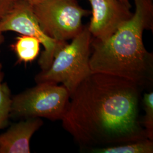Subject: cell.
<instances>
[{"instance_id": "obj_15", "label": "cell", "mask_w": 153, "mask_h": 153, "mask_svg": "<svg viewBox=\"0 0 153 153\" xmlns=\"http://www.w3.org/2000/svg\"><path fill=\"white\" fill-rule=\"evenodd\" d=\"M4 41V37L3 36V34L2 33H0V46L1 44H2Z\"/></svg>"}, {"instance_id": "obj_16", "label": "cell", "mask_w": 153, "mask_h": 153, "mask_svg": "<svg viewBox=\"0 0 153 153\" xmlns=\"http://www.w3.org/2000/svg\"><path fill=\"white\" fill-rule=\"evenodd\" d=\"M120 1L123 2H124V3H126V4H127V5H131V4H130V2H129V0H120Z\"/></svg>"}, {"instance_id": "obj_10", "label": "cell", "mask_w": 153, "mask_h": 153, "mask_svg": "<svg viewBox=\"0 0 153 153\" xmlns=\"http://www.w3.org/2000/svg\"><path fill=\"white\" fill-rule=\"evenodd\" d=\"M91 151L95 153H152L153 141L145 138L123 144L94 148Z\"/></svg>"}, {"instance_id": "obj_6", "label": "cell", "mask_w": 153, "mask_h": 153, "mask_svg": "<svg viewBox=\"0 0 153 153\" xmlns=\"http://www.w3.org/2000/svg\"><path fill=\"white\" fill-rule=\"evenodd\" d=\"M14 31L38 39L44 47L39 60L42 71L49 68L56 53L67 44L47 35L40 27L33 6L25 0H16L11 9L0 20V33Z\"/></svg>"}, {"instance_id": "obj_11", "label": "cell", "mask_w": 153, "mask_h": 153, "mask_svg": "<svg viewBox=\"0 0 153 153\" xmlns=\"http://www.w3.org/2000/svg\"><path fill=\"white\" fill-rule=\"evenodd\" d=\"M4 74L0 71V129L6 125L10 116L11 93L6 83L3 82Z\"/></svg>"}, {"instance_id": "obj_5", "label": "cell", "mask_w": 153, "mask_h": 153, "mask_svg": "<svg viewBox=\"0 0 153 153\" xmlns=\"http://www.w3.org/2000/svg\"><path fill=\"white\" fill-rule=\"evenodd\" d=\"M42 30L59 42L73 39L82 31V19L90 12L76 0H42L32 6Z\"/></svg>"}, {"instance_id": "obj_8", "label": "cell", "mask_w": 153, "mask_h": 153, "mask_svg": "<svg viewBox=\"0 0 153 153\" xmlns=\"http://www.w3.org/2000/svg\"><path fill=\"white\" fill-rule=\"evenodd\" d=\"M43 123L39 117H31L13 124L0 135V153H30V140Z\"/></svg>"}, {"instance_id": "obj_1", "label": "cell", "mask_w": 153, "mask_h": 153, "mask_svg": "<svg viewBox=\"0 0 153 153\" xmlns=\"http://www.w3.org/2000/svg\"><path fill=\"white\" fill-rule=\"evenodd\" d=\"M140 88L120 77L93 72L70 95L62 126L83 146L148 138L139 120Z\"/></svg>"}, {"instance_id": "obj_13", "label": "cell", "mask_w": 153, "mask_h": 153, "mask_svg": "<svg viewBox=\"0 0 153 153\" xmlns=\"http://www.w3.org/2000/svg\"><path fill=\"white\" fill-rule=\"evenodd\" d=\"M16 0H0V20L11 9Z\"/></svg>"}, {"instance_id": "obj_7", "label": "cell", "mask_w": 153, "mask_h": 153, "mask_svg": "<svg viewBox=\"0 0 153 153\" xmlns=\"http://www.w3.org/2000/svg\"><path fill=\"white\" fill-rule=\"evenodd\" d=\"M93 16L88 26L93 38L103 41L109 38L133 16L131 5L120 0H88Z\"/></svg>"}, {"instance_id": "obj_2", "label": "cell", "mask_w": 153, "mask_h": 153, "mask_svg": "<svg viewBox=\"0 0 153 153\" xmlns=\"http://www.w3.org/2000/svg\"><path fill=\"white\" fill-rule=\"evenodd\" d=\"M135 11L109 38H93L90 67L93 73L120 77L140 88L153 81V56L142 40L145 30L153 28V0H134Z\"/></svg>"}, {"instance_id": "obj_9", "label": "cell", "mask_w": 153, "mask_h": 153, "mask_svg": "<svg viewBox=\"0 0 153 153\" xmlns=\"http://www.w3.org/2000/svg\"><path fill=\"white\" fill-rule=\"evenodd\" d=\"M40 44L38 39L22 35L16 38L11 47L16 53L18 61L27 63L36 59L40 52Z\"/></svg>"}, {"instance_id": "obj_14", "label": "cell", "mask_w": 153, "mask_h": 153, "mask_svg": "<svg viewBox=\"0 0 153 153\" xmlns=\"http://www.w3.org/2000/svg\"><path fill=\"white\" fill-rule=\"evenodd\" d=\"M25 1H26V2H27L28 3H29L30 5L33 6L38 4L39 2H40L42 0H25Z\"/></svg>"}, {"instance_id": "obj_4", "label": "cell", "mask_w": 153, "mask_h": 153, "mask_svg": "<svg viewBox=\"0 0 153 153\" xmlns=\"http://www.w3.org/2000/svg\"><path fill=\"white\" fill-rule=\"evenodd\" d=\"M70 98V93L63 85L39 83L11 99L10 116L15 117H44L62 120Z\"/></svg>"}, {"instance_id": "obj_3", "label": "cell", "mask_w": 153, "mask_h": 153, "mask_svg": "<svg viewBox=\"0 0 153 153\" xmlns=\"http://www.w3.org/2000/svg\"><path fill=\"white\" fill-rule=\"evenodd\" d=\"M92 36L88 27L66 44L55 55L49 68L35 77L36 82L62 83L70 95L93 72L90 67Z\"/></svg>"}, {"instance_id": "obj_12", "label": "cell", "mask_w": 153, "mask_h": 153, "mask_svg": "<svg viewBox=\"0 0 153 153\" xmlns=\"http://www.w3.org/2000/svg\"><path fill=\"white\" fill-rule=\"evenodd\" d=\"M142 103L145 110V116L142 120V126L145 127L147 137L153 141V93H145Z\"/></svg>"}, {"instance_id": "obj_17", "label": "cell", "mask_w": 153, "mask_h": 153, "mask_svg": "<svg viewBox=\"0 0 153 153\" xmlns=\"http://www.w3.org/2000/svg\"><path fill=\"white\" fill-rule=\"evenodd\" d=\"M1 68H2V65H1V64L0 63V71H1Z\"/></svg>"}]
</instances>
